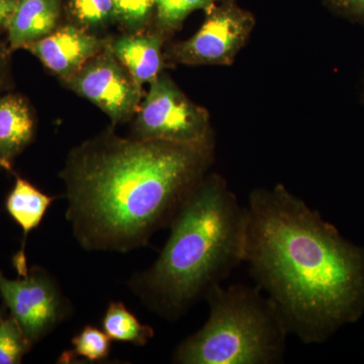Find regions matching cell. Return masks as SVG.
<instances>
[{
    "label": "cell",
    "instance_id": "obj_8",
    "mask_svg": "<svg viewBox=\"0 0 364 364\" xmlns=\"http://www.w3.org/2000/svg\"><path fill=\"white\" fill-rule=\"evenodd\" d=\"M60 82L97 105L114 126L130 121L144 97L143 86L117 59L109 44L78 71Z\"/></svg>",
    "mask_w": 364,
    "mask_h": 364
},
{
    "label": "cell",
    "instance_id": "obj_10",
    "mask_svg": "<svg viewBox=\"0 0 364 364\" xmlns=\"http://www.w3.org/2000/svg\"><path fill=\"white\" fill-rule=\"evenodd\" d=\"M166 38L157 28L154 32L126 33L111 38L109 47L136 82L143 86L152 82L162 72V49Z\"/></svg>",
    "mask_w": 364,
    "mask_h": 364
},
{
    "label": "cell",
    "instance_id": "obj_11",
    "mask_svg": "<svg viewBox=\"0 0 364 364\" xmlns=\"http://www.w3.org/2000/svg\"><path fill=\"white\" fill-rule=\"evenodd\" d=\"M35 129L25 98L14 93L0 95V167L11 170L16 158L32 143Z\"/></svg>",
    "mask_w": 364,
    "mask_h": 364
},
{
    "label": "cell",
    "instance_id": "obj_2",
    "mask_svg": "<svg viewBox=\"0 0 364 364\" xmlns=\"http://www.w3.org/2000/svg\"><path fill=\"white\" fill-rule=\"evenodd\" d=\"M214 159V141L124 138L114 128L81 143L60 172L66 220L86 251L128 253L169 227Z\"/></svg>",
    "mask_w": 364,
    "mask_h": 364
},
{
    "label": "cell",
    "instance_id": "obj_20",
    "mask_svg": "<svg viewBox=\"0 0 364 364\" xmlns=\"http://www.w3.org/2000/svg\"><path fill=\"white\" fill-rule=\"evenodd\" d=\"M333 13L364 26V0H324Z\"/></svg>",
    "mask_w": 364,
    "mask_h": 364
},
{
    "label": "cell",
    "instance_id": "obj_7",
    "mask_svg": "<svg viewBox=\"0 0 364 364\" xmlns=\"http://www.w3.org/2000/svg\"><path fill=\"white\" fill-rule=\"evenodd\" d=\"M255 18L235 0H221L205 11L200 30L172 45L167 57L183 65H232L252 33Z\"/></svg>",
    "mask_w": 364,
    "mask_h": 364
},
{
    "label": "cell",
    "instance_id": "obj_22",
    "mask_svg": "<svg viewBox=\"0 0 364 364\" xmlns=\"http://www.w3.org/2000/svg\"><path fill=\"white\" fill-rule=\"evenodd\" d=\"M20 0H0V33L6 32Z\"/></svg>",
    "mask_w": 364,
    "mask_h": 364
},
{
    "label": "cell",
    "instance_id": "obj_6",
    "mask_svg": "<svg viewBox=\"0 0 364 364\" xmlns=\"http://www.w3.org/2000/svg\"><path fill=\"white\" fill-rule=\"evenodd\" d=\"M0 296L32 347L73 313L58 282L39 267L18 279H7L0 270Z\"/></svg>",
    "mask_w": 364,
    "mask_h": 364
},
{
    "label": "cell",
    "instance_id": "obj_3",
    "mask_svg": "<svg viewBox=\"0 0 364 364\" xmlns=\"http://www.w3.org/2000/svg\"><path fill=\"white\" fill-rule=\"evenodd\" d=\"M246 227L245 205L208 172L170 223L157 259L129 279V289L159 317L179 320L244 263Z\"/></svg>",
    "mask_w": 364,
    "mask_h": 364
},
{
    "label": "cell",
    "instance_id": "obj_19",
    "mask_svg": "<svg viewBox=\"0 0 364 364\" xmlns=\"http://www.w3.org/2000/svg\"><path fill=\"white\" fill-rule=\"evenodd\" d=\"M111 340L102 330L87 325L72 339V352L86 360H104L111 351Z\"/></svg>",
    "mask_w": 364,
    "mask_h": 364
},
{
    "label": "cell",
    "instance_id": "obj_4",
    "mask_svg": "<svg viewBox=\"0 0 364 364\" xmlns=\"http://www.w3.org/2000/svg\"><path fill=\"white\" fill-rule=\"evenodd\" d=\"M207 322L177 345L178 364H277L284 360L289 332L259 287L215 286L205 296Z\"/></svg>",
    "mask_w": 364,
    "mask_h": 364
},
{
    "label": "cell",
    "instance_id": "obj_12",
    "mask_svg": "<svg viewBox=\"0 0 364 364\" xmlns=\"http://www.w3.org/2000/svg\"><path fill=\"white\" fill-rule=\"evenodd\" d=\"M62 0H20L7 28L11 51L44 39L59 26Z\"/></svg>",
    "mask_w": 364,
    "mask_h": 364
},
{
    "label": "cell",
    "instance_id": "obj_15",
    "mask_svg": "<svg viewBox=\"0 0 364 364\" xmlns=\"http://www.w3.org/2000/svg\"><path fill=\"white\" fill-rule=\"evenodd\" d=\"M221 0H155L156 28L166 36L181 30L186 18L193 11H207Z\"/></svg>",
    "mask_w": 364,
    "mask_h": 364
},
{
    "label": "cell",
    "instance_id": "obj_9",
    "mask_svg": "<svg viewBox=\"0 0 364 364\" xmlns=\"http://www.w3.org/2000/svg\"><path fill=\"white\" fill-rule=\"evenodd\" d=\"M111 38L100 37L75 23L59 26L44 39L25 47L59 80L78 71L88 60L102 52Z\"/></svg>",
    "mask_w": 364,
    "mask_h": 364
},
{
    "label": "cell",
    "instance_id": "obj_18",
    "mask_svg": "<svg viewBox=\"0 0 364 364\" xmlns=\"http://www.w3.org/2000/svg\"><path fill=\"white\" fill-rule=\"evenodd\" d=\"M32 349L20 325L11 315L0 313V364H18Z\"/></svg>",
    "mask_w": 364,
    "mask_h": 364
},
{
    "label": "cell",
    "instance_id": "obj_5",
    "mask_svg": "<svg viewBox=\"0 0 364 364\" xmlns=\"http://www.w3.org/2000/svg\"><path fill=\"white\" fill-rule=\"evenodd\" d=\"M133 136L181 144L214 141L210 114L161 72L144 95L136 112Z\"/></svg>",
    "mask_w": 364,
    "mask_h": 364
},
{
    "label": "cell",
    "instance_id": "obj_17",
    "mask_svg": "<svg viewBox=\"0 0 364 364\" xmlns=\"http://www.w3.org/2000/svg\"><path fill=\"white\" fill-rule=\"evenodd\" d=\"M114 23L126 33L144 32L155 16V0H114Z\"/></svg>",
    "mask_w": 364,
    "mask_h": 364
},
{
    "label": "cell",
    "instance_id": "obj_21",
    "mask_svg": "<svg viewBox=\"0 0 364 364\" xmlns=\"http://www.w3.org/2000/svg\"><path fill=\"white\" fill-rule=\"evenodd\" d=\"M11 52L9 44L0 41V95H4L11 83Z\"/></svg>",
    "mask_w": 364,
    "mask_h": 364
},
{
    "label": "cell",
    "instance_id": "obj_1",
    "mask_svg": "<svg viewBox=\"0 0 364 364\" xmlns=\"http://www.w3.org/2000/svg\"><path fill=\"white\" fill-rule=\"evenodd\" d=\"M244 263L289 334L322 344L364 314V249L284 186L249 195Z\"/></svg>",
    "mask_w": 364,
    "mask_h": 364
},
{
    "label": "cell",
    "instance_id": "obj_16",
    "mask_svg": "<svg viewBox=\"0 0 364 364\" xmlns=\"http://www.w3.org/2000/svg\"><path fill=\"white\" fill-rule=\"evenodd\" d=\"M68 9L74 23L91 33L114 23V0H68Z\"/></svg>",
    "mask_w": 364,
    "mask_h": 364
},
{
    "label": "cell",
    "instance_id": "obj_14",
    "mask_svg": "<svg viewBox=\"0 0 364 364\" xmlns=\"http://www.w3.org/2000/svg\"><path fill=\"white\" fill-rule=\"evenodd\" d=\"M104 331L116 341L128 342L136 346H145L154 337V329L141 324L122 301H112L102 320Z\"/></svg>",
    "mask_w": 364,
    "mask_h": 364
},
{
    "label": "cell",
    "instance_id": "obj_13",
    "mask_svg": "<svg viewBox=\"0 0 364 364\" xmlns=\"http://www.w3.org/2000/svg\"><path fill=\"white\" fill-rule=\"evenodd\" d=\"M55 196H48L30 181L16 176V183L7 196L6 208L23 233V243L20 252L14 257V267L18 274L28 272L25 256V244L28 235L40 226L46 213L55 200Z\"/></svg>",
    "mask_w": 364,
    "mask_h": 364
}]
</instances>
